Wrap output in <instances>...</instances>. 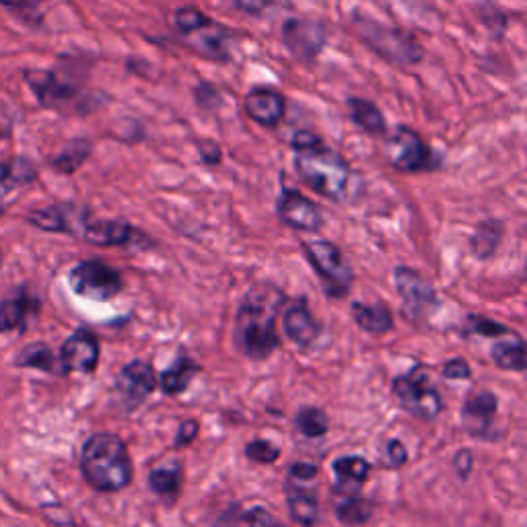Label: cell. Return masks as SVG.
Masks as SVG:
<instances>
[{
	"instance_id": "cell-1",
	"label": "cell",
	"mask_w": 527,
	"mask_h": 527,
	"mask_svg": "<svg viewBox=\"0 0 527 527\" xmlns=\"http://www.w3.org/2000/svg\"><path fill=\"white\" fill-rule=\"evenodd\" d=\"M285 305L283 289L270 283L254 285L245 293L233 326V344L245 359L264 361L276 353L280 346L276 322Z\"/></svg>"
},
{
	"instance_id": "cell-2",
	"label": "cell",
	"mask_w": 527,
	"mask_h": 527,
	"mask_svg": "<svg viewBox=\"0 0 527 527\" xmlns=\"http://www.w3.org/2000/svg\"><path fill=\"white\" fill-rule=\"evenodd\" d=\"M291 149L295 171L309 190L330 202L346 200L350 165L342 153L311 130H297L291 136Z\"/></svg>"
},
{
	"instance_id": "cell-3",
	"label": "cell",
	"mask_w": 527,
	"mask_h": 527,
	"mask_svg": "<svg viewBox=\"0 0 527 527\" xmlns=\"http://www.w3.org/2000/svg\"><path fill=\"white\" fill-rule=\"evenodd\" d=\"M81 474L99 493H118L132 482V460L126 443L114 433H95L81 449Z\"/></svg>"
},
{
	"instance_id": "cell-4",
	"label": "cell",
	"mask_w": 527,
	"mask_h": 527,
	"mask_svg": "<svg viewBox=\"0 0 527 527\" xmlns=\"http://www.w3.org/2000/svg\"><path fill=\"white\" fill-rule=\"evenodd\" d=\"M350 27L373 54L392 66L408 68L425 60L423 44L408 29L375 21L359 11L350 15Z\"/></svg>"
},
{
	"instance_id": "cell-5",
	"label": "cell",
	"mask_w": 527,
	"mask_h": 527,
	"mask_svg": "<svg viewBox=\"0 0 527 527\" xmlns=\"http://www.w3.org/2000/svg\"><path fill=\"white\" fill-rule=\"evenodd\" d=\"M173 27L178 31L182 44L213 62H229L231 60V40L235 31L221 25L219 21L210 19L198 7H180L173 11Z\"/></svg>"
},
{
	"instance_id": "cell-6",
	"label": "cell",
	"mask_w": 527,
	"mask_h": 527,
	"mask_svg": "<svg viewBox=\"0 0 527 527\" xmlns=\"http://www.w3.org/2000/svg\"><path fill=\"white\" fill-rule=\"evenodd\" d=\"M383 153L388 163L400 173H427L441 167V157L418 130L398 126L385 134Z\"/></svg>"
},
{
	"instance_id": "cell-7",
	"label": "cell",
	"mask_w": 527,
	"mask_h": 527,
	"mask_svg": "<svg viewBox=\"0 0 527 527\" xmlns=\"http://www.w3.org/2000/svg\"><path fill=\"white\" fill-rule=\"evenodd\" d=\"M392 394L404 412L425 420V423H431L443 412V398L423 365H416L408 373L394 377Z\"/></svg>"
},
{
	"instance_id": "cell-8",
	"label": "cell",
	"mask_w": 527,
	"mask_h": 527,
	"mask_svg": "<svg viewBox=\"0 0 527 527\" xmlns=\"http://www.w3.org/2000/svg\"><path fill=\"white\" fill-rule=\"evenodd\" d=\"M303 252L324 285V293L330 299H344L353 287L355 272L344 260L336 243L328 239H311L303 243Z\"/></svg>"
},
{
	"instance_id": "cell-9",
	"label": "cell",
	"mask_w": 527,
	"mask_h": 527,
	"mask_svg": "<svg viewBox=\"0 0 527 527\" xmlns=\"http://www.w3.org/2000/svg\"><path fill=\"white\" fill-rule=\"evenodd\" d=\"M280 40L295 62L311 68L330 42V27L322 19L291 17L280 27Z\"/></svg>"
},
{
	"instance_id": "cell-10",
	"label": "cell",
	"mask_w": 527,
	"mask_h": 527,
	"mask_svg": "<svg viewBox=\"0 0 527 527\" xmlns=\"http://www.w3.org/2000/svg\"><path fill=\"white\" fill-rule=\"evenodd\" d=\"M68 285L79 297L89 301H110L124 289L120 270L99 260H85L68 274Z\"/></svg>"
},
{
	"instance_id": "cell-11",
	"label": "cell",
	"mask_w": 527,
	"mask_h": 527,
	"mask_svg": "<svg viewBox=\"0 0 527 527\" xmlns=\"http://www.w3.org/2000/svg\"><path fill=\"white\" fill-rule=\"evenodd\" d=\"M23 79L42 108L60 110L81 95V79L66 75V70L56 68H27Z\"/></svg>"
},
{
	"instance_id": "cell-12",
	"label": "cell",
	"mask_w": 527,
	"mask_h": 527,
	"mask_svg": "<svg viewBox=\"0 0 527 527\" xmlns=\"http://www.w3.org/2000/svg\"><path fill=\"white\" fill-rule=\"evenodd\" d=\"M394 283L402 299V315L410 324L425 320L431 311L439 307V297L431 280L408 266H398L394 270Z\"/></svg>"
},
{
	"instance_id": "cell-13",
	"label": "cell",
	"mask_w": 527,
	"mask_h": 527,
	"mask_svg": "<svg viewBox=\"0 0 527 527\" xmlns=\"http://www.w3.org/2000/svg\"><path fill=\"white\" fill-rule=\"evenodd\" d=\"M155 390H157V373L153 365L147 361H138V359L124 365L114 383L116 402L126 412H132L138 406H143L145 400Z\"/></svg>"
},
{
	"instance_id": "cell-14",
	"label": "cell",
	"mask_w": 527,
	"mask_h": 527,
	"mask_svg": "<svg viewBox=\"0 0 527 527\" xmlns=\"http://www.w3.org/2000/svg\"><path fill=\"white\" fill-rule=\"evenodd\" d=\"M276 217L301 233H318L324 227L322 208L295 188H283L276 200Z\"/></svg>"
},
{
	"instance_id": "cell-15",
	"label": "cell",
	"mask_w": 527,
	"mask_h": 527,
	"mask_svg": "<svg viewBox=\"0 0 527 527\" xmlns=\"http://www.w3.org/2000/svg\"><path fill=\"white\" fill-rule=\"evenodd\" d=\"M243 112L258 126L274 130L287 116V97L272 87L256 85L243 97Z\"/></svg>"
},
{
	"instance_id": "cell-16",
	"label": "cell",
	"mask_w": 527,
	"mask_h": 527,
	"mask_svg": "<svg viewBox=\"0 0 527 527\" xmlns=\"http://www.w3.org/2000/svg\"><path fill=\"white\" fill-rule=\"evenodd\" d=\"M58 363L62 373H93L99 365V340L87 330L75 332L64 340Z\"/></svg>"
},
{
	"instance_id": "cell-17",
	"label": "cell",
	"mask_w": 527,
	"mask_h": 527,
	"mask_svg": "<svg viewBox=\"0 0 527 527\" xmlns=\"http://www.w3.org/2000/svg\"><path fill=\"white\" fill-rule=\"evenodd\" d=\"M27 221L48 233H68V235H81L89 215L83 208H77L73 204H52L48 208L33 210L27 217Z\"/></svg>"
},
{
	"instance_id": "cell-18",
	"label": "cell",
	"mask_w": 527,
	"mask_h": 527,
	"mask_svg": "<svg viewBox=\"0 0 527 527\" xmlns=\"http://www.w3.org/2000/svg\"><path fill=\"white\" fill-rule=\"evenodd\" d=\"M283 332L299 348H309L322 334L320 322L315 320L303 297L291 301L283 311Z\"/></svg>"
},
{
	"instance_id": "cell-19",
	"label": "cell",
	"mask_w": 527,
	"mask_h": 527,
	"mask_svg": "<svg viewBox=\"0 0 527 527\" xmlns=\"http://www.w3.org/2000/svg\"><path fill=\"white\" fill-rule=\"evenodd\" d=\"M40 301L35 299L25 287H19L11 295L0 301V334L19 330L23 332L27 326L29 315L38 311Z\"/></svg>"
},
{
	"instance_id": "cell-20",
	"label": "cell",
	"mask_w": 527,
	"mask_h": 527,
	"mask_svg": "<svg viewBox=\"0 0 527 527\" xmlns=\"http://www.w3.org/2000/svg\"><path fill=\"white\" fill-rule=\"evenodd\" d=\"M499 410V398L493 392H478L470 396L462 410V420L466 429L478 439H484L490 425L497 416Z\"/></svg>"
},
{
	"instance_id": "cell-21",
	"label": "cell",
	"mask_w": 527,
	"mask_h": 527,
	"mask_svg": "<svg viewBox=\"0 0 527 527\" xmlns=\"http://www.w3.org/2000/svg\"><path fill=\"white\" fill-rule=\"evenodd\" d=\"M303 484L305 482H295V480L287 482L285 486L287 507L295 523H299L301 527H313L315 523H318L320 501H318V495H315V490Z\"/></svg>"
},
{
	"instance_id": "cell-22",
	"label": "cell",
	"mask_w": 527,
	"mask_h": 527,
	"mask_svg": "<svg viewBox=\"0 0 527 527\" xmlns=\"http://www.w3.org/2000/svg\"><path fill=\"white\" fill-rule=\"evenodd\" d=\"M346 112L350 122H353L361 132L369 136H385L388 134V120H385L379 105L367 97H346Z\"/></svg>"
},
{
	"instance_id": "cell-23",
	"label": "cell",
	"mask_w": 527,
	"mask_h": 527,
	"mask_svg": "<svg viewBox=\"0 0 527 527\" xmlns=\"http://www.w3.org/2000/svg\"><path fill=\"white\" fill-rule=\"evenodd\" d=\"M350 315H353L355 324L371 336H383L394 330V313L385 301H375V303L355 301L353 307H350Z\"/></svg>"
},
{
	"instance_id": "cell-24",
	"label": "cell",
	"mask_w": 527,
	"mask_h": 527,
	"mask_svg": "<svg viewBox=\"0 0 527 527\" xmlns=\"http://www.w3.org/2000/svg\"><path fill=\"white\" fill-rule=\"evenodd\" d=\"M332 470L336 474V490L342 495L361 493L363 484L369 480L371 464L361 458V455H342L332 462Z\"/></svg>"
},
{
	"instance_id": "cell-25",
	"label": "cell",
	"mask_w": 527,
	"mask_h": 527,
	"mask_svg": "<svg viewBox=\"0 0 527 527\" xmlns=\"http://www.w3.org/2000/svg\"><path fill=\"white\" fill-rule=\"evenodd\" d=\"M136 229L126 221H87L81 237L99 245V248H116V245H130Z\"/></svg>"
},
{
	"instance_id": "cell-26",
	"label": "cell",
	"mask_w": 527,
	"mask_h": 527,
	"mask_svg": "<svg viewBox=\"0 0 527 527\" xmlns=\"http://www.w3.org/2000/svg\"><path fill=\"white\" fill-rule=\"evenodd\" d=\"M198 373L200 365L186 353H180L178 359L157 377V385L165 396H178L188 390V385L196 379Z\"/></svg>"
},
{
	"instance_id": "cell-27",
	"label": "cell",
	"mask_w": 527,
	"mask_h": 527,
	"mask_svg": "<svg viewBox=\"0 0 527 527\" xmlns=\"http://www.w3.org/2000/svg\"><path fill=\"white\" fill-rule=\"evenodd\" d=\"M184 482V468L180 462H167L149 472V488L167 505L180 499Z\"/></svg>"
},
{
	"instance_id": "cell-28",
	"label": "cell",
	"mask_w": 527,
	"mask_h": 527,
	"mask_svg": "<svg viewBox=\"0 0 527 527\" xmlns=\"http://www.w3.org/2000/svg\"><path fill=\"white\" fill-rule=\"evenodd\" d=\"M38 178L35 165L27 159H9L0 163V200L9 196L11 192H17L19 188L29 186Z\"/></svg>"
},
{
	"instance_id": "cell-29",
	"label": "cell",
	"mask_w": 527,
	"mask_h": 527,
	"mask_svg": "<svg viewBox=\"0 0 527 527\" xmlns=\"http://www.w3.org/2000/svg\"><path fill=\"white\" fill-rule=\"evenodd\" d=\"M503 235H505V225L497 219H486L478 223V227L474 229L470 237V250L474 258L478 260L493 258L503 241Z\"/></svg>"
},
{
	"instance_id": "cell-30",
	"label": "cell",
	"mask_w": 527,
	"mask_h": 527,
	"mask_svg": "<svg viewBox=\"0 0 527 527\" xmlns=\"http://www.w3.org/2000/svg\"><path fill=\"white\" fill-rule=\"evenodd\" d=\"M525 355V342L519 336H515L513 340H497L490 346V359L495 361L499 369L505 371L523 373L527 369Z\"/></svg>"
},
{
	"instance_id": "cell-31",
	"label": "cell",
	"mask_w": 527,
	"mask_h": 527,
	"mask_svg": "<svg viewBox=\"0 0 527 527\" xmlns=\"http://www.w3.org/2000/svg\"><path fill=\"white\" fill-rule=\"evenodd\" d=\"M91 153H93V143L89 138H73L52 159V167L62 175H70L85 165V161L91 157Z\"/></svg>"
},
{
	"instance_id": "cell-32",
	"label": "cell",
	"mask_w": 527,
	"mask_h": 527,
	"mask_svg": "<svg viewBox=\"0 0 527 527\" xmlns=\"http://www.w3.org/2000/svg\"><path fill=\"white\" fill-rule=\"evenodd\" d=\"M334 511L342 525L359 527L371 519L373 505L365 497H361V493H353V495H342Z\"/></svg>"
},
{
	"instance_id": "cell-33",
	"label": "cell",
	"mask_w": 527,
	"mask_h": 527,
	"mask_svg": "<svg viewBox=\"0 0 527 527\" xmlns=\"http://www.w3.org/2000/svg\"><path fill=\"white\" fill-rule=\"evenodd\" d=\"M295 427L307 439H320L330 431V418L318 406H301L295 414Z\"/></svg>"
},
{
	"instance_id": "cell-34",
	"label": "cell",
	"mask_w": 527,
	"mask_h": 527,
	"mask_svg": "<svg viewBox=\"0 0 527 527\" xmlns=\"http://www.w3.org/2000/svg\"><path fill=\"white\" fill-rule=\"evenodd\" d=\"M17 367L38 369L44 373H62L58 359L46 344H31L23 348L17 357Z\"/></svg>"
},
{
	"instance_id": "cell-35",
	"label": "cell",
	"mask_w": 527,
	"mask_h": 527,
	"mask_svg": "<svg viewBox=\"0 0 527 527\" xmlns=\"http://www.w3.org/2000/svg\"><path fill=\"white\" fill-rule=\"evenodd\" d=\"M464 324H466V330H464L466 336L478 334L484 338H501V336L511 334V330L507 326H503L495 320H488V318H484V315H476V313H470Z\"/></svg>"
},
{
	"instance_id": "cell-36",
	"label": "cell",
	"mask_w": 527,
	"mask_h": 527,
	"mask_svg": "<svg viewBox=\"0 0 527 527\" xmlns=\"http://www.w3.org/2000/svg\"><path fill=\"white\" fill-rule=\"evenodd\" d=\"M194 103L202 112H217L223 108V95L221 91L208 81H200L194 85Z\"/></svg>"
},
{
	"instance_id": "cell-37",
	"label": "cell",
	"mask_w": 527,
	"mask_h": 527,
	"mask_svg": "<svg viewBox=\"0 0 527 527\" xmlns=\"http://www.w3.org/2000/svg\"><path fill=\"white\" fill-rule=\"evenodd\" d=\"M243 453H245V458L256 462V464L270 466L280 458V447H276L268 439H254L243 447Z\"/></svg>"
},
{
	"instance_id": "cell-38",
	"label": "cell",
	"mask_w": 527,
	"mask_h": 527,
	"mask_svg": "<svg viewBox=\"0 0 527 527\" xmlns=\"http://www.w3.org/2000/svg\"><path fill=\"white\" fill-rule=\"evenodd\" d=\"M229 7H233L235 11L243 13V15H250V17H264L266 13L280 9V7H287L289 0H225Z\"/></svg>"
},
{
	"instance_id": "cell-39",
	"label": "cell",
	"mask_w": 527,
	"mask_h": 527,
	"mask_svg": "<svg viewBox=\"0 0 527 527\" xmlns=\"http://www.w3.org/2000/svg\"><path fill=\"white\" fill-rule=\"evenodd\" d=\"M239 521L248 523V527H285L283 523H278L276 517L264 507H250L248 511H243L239 515Z\"/></svg>"
},
{
	"instance_id": "cell-40",
	"label": "cell",
	"mask_w": 527,
	"mask_h": 527,
	"mask_svg": "<svg viewBox=\"0 0 527 527\" xmlns=\"http://www.w3.org/2000/svg\"><path fill=\"white\" fill-rule=\"evenodd\" d=\"M196 149H198V157L204 165L208 167H215V165H221L223 161V149L219 143H215V140L210 138H198L196 140Z\"/></svg>"
},
{
	"instance_id": "cell-41",
	"label": "cell",
	"mask_w": 527,
	"mask_h": 527,
	"mask_svg": "<svg viewBox=\"0 0 527 527\" xmlns=\"http://www.w3.org/2000/svg\"><path fill=\"white\" fill-rule=\"evenodd\" d=\"M198 433H200V423H198L196 418L182 420V423L178 425V433H175L173 447L175 449H182V447L192 445L198 439Z\"/></svg>"
},
{
	"instance_id": "cell-42",
	"label": "cell",
	"mask_w": 527,
	"mask_h": 527,
	"mask_svg": "<svg viewBox=\"0 0 527 527\" xmlns=\"http://www.w3.org/2000/svg\"><path fill=\"white\" fill-rule=\"evenodd\" d=\"M441 375L445 379H451V381H462V379H470L472 377V367L466 359L462 357H455V359H449L443 369H441Z\"/></svg>"
},
{
	"instance_id": "cell-43",
	"label": "cell",
	"mask_w": 527,
	"mask_h": 527,
	"mask_svg": "<svg viewBox=\"0 0 527 527\" xmlns=\"http://www.w3.org/2000/svg\"><path fill=\"white\" fill-rule=\"evenodd\" d=\"M385 462H388V466L392 470H398V468L406 466V462H408L406 445L402 441H398V439H392L388 443V449H385Z\"/></svg>"
},
{
	"instance_id": "cell-44",
	"label": "cell",
	"mask_w": 527,
	"mask_h": 527,
	"mask_svg": "<svg viewBox=\"0 0 527 527\" xmlns=\"http://www.w3.org/2000/svg\"><path fill=\"white\" fill-rule=\"evenodd\" d=\"M315 476H318V466L309 464V462H297L289 466V480L295 482H311Z\"/></svg>"
},
{
	"instance_id": "cell-45",
	"label": "cell",
	"mask_w": 527,
	"mask_h": 527,
	"mask_svg": "<svg viewBox=\"0 0 527 527\" xmlns=\"http://www.w3.org/2000/svg\"><path fill=\"white\" fill-rule=\"evenodd\" d=\"M453 468H455V472H458V476L462 480H466L472 474V470H474V453L468 451V449H462V451L455 453Z\"/></svg>"
},
{
	"instance_id": "cell-46",
	"label": "cell",
	"mask_w": 527,
	"mask_h": 527,
	"mask_svg": "<svg viewBox=\"0 0 527 527\" xmlns=\"http://www.w3.org/2000/svg\"><path fill=\"white\" fill-rule=\"evenodd\" d=\"M31 0H0V5L11 7V9H25Z\"/></svg>"
},
{
	"instance_id": "cell-47",
	"label": "cell",
	"mask_w": 527,
	"mask_h": 527,
	"mask_svg": "<svg viewBox=\"0 0 527 527\" xmlns=\"http://www.w3.org/2000/svg\"><path fill=\"white\" fill-rule=\"evenodd\" d=\"M0 264H3V254H0Z\"/></svg>"
},
{
	"instance_id": "cell-48",
	"label": "cell",
	"mask_w": 527,
	"mask_h": 527,
	"mask_svg": "<svg viewBox=\"0 0 527 527\" xmlns=\"http://www.w3.org/2000/svg\"><path fill=\"white\" fill-rule=\"evenodd\" d=\"M0 215H3V208H0Z\"/></svg>"
}]
</instances>
